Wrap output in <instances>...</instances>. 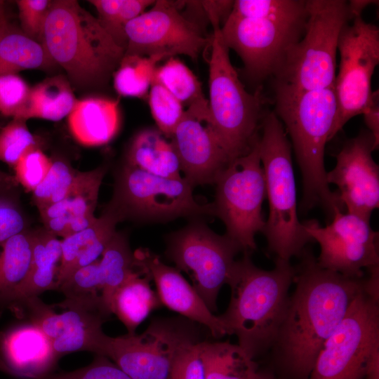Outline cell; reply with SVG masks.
I'll use <instances>...</instances> for the list:
<instances>
[{
  "label": "cell",
  "instance_id": "1",
  "mask_svg": "<svg viewBox=\"0 0 379 379\" xmlns=\"http://www.w3.org/2000/svg\"><path fill=\"white\" fill-rule=\"evenodd\" d=\"M299 258L295 289L269 351L291 378L308 379L324 343L364 290L365 278L322 268L307 248Z\"/></svg>",
  "mask_w": 379,
  "mask_h": 379
},
{
  "label": "cell",
  "instance_id": "2",
  "mask_svg": "<svg viewBox=\"0 0 379 379\" xmlns=\"http://www.w3.org/2000/svg\"><path fill=\"white\" fill-rule=\"evenodd\" d=\"M275 110L292 141L302 176L301 213L317 206L330 215L343 211L338 192L326 181L325 146L337 114L334 86L312 91H298L274 84Z\"/></svg>",
  "mask_w": 379,
  "mask_h": 379
},
{
  "label": "cell",
  "instance_id": "3",
  "mask_svg": "<svg viewBox=\"0 0 379 379\" xmlns=\"http://www.w3.org/2000/svg\"><path fill=\"white\" fill-rule=\"evenodd\" d=\"M295 267L276 258L272 270L253 262L249 252L236 261L228 285L231 297L226 311L218 316L227 335L253 359L268 352L284 317L293 283Z\"/></svg>",
  "mask_w": 379,
  "mask_h": 379
},
{
  "label": "cell",
  "instance_id": "4",
  "mask_svg": "<svg viewBox=\"0 0 379 379\" xmlns=\"http://www.w3.org/2000/svg\"><path fill=\"white\" fill-rule=\"evenodd\" d=\"M39 42L70 81L81 88L106 84L124 55L97 18L75 0L51 1Z\"/></svg>",
  "mask_w": 379,
  "mask_h": 379
},
{
  "label": "cell",
  "instance_id": "5",
  "mask_svg": "<svg viewBox=\"0 0 379 379\" xmlns=\"http://www.w3.org/2000/svg\"><path fill=\"white\" fill-rule=\"evenodd\" d=\"M260 136V157L265 173L269 215L262 233L270 251L290 261L300 256L312 239L299 220L291 145L274 111L265 113Z\"/></svg>",
  "mask_w": 379,
  "mask_h": 379
},
{
  "label": "cell",
  "instance_id": "6",
  "mask_svg": "<svg viewBox=\"0 0 379 379\" xmlns=\"http://www.w3.org/2000/svg\"><path fill=\"white\" fill-rule=\"evenodd\" d=\"M220 27L213 25L208 49V124L232 161L246 154L259 136L265 98L260 87L254 93L246 90L230 61Z\"/></svg>",
  "mask_w": 379,
  "mask_h": 379
},
{
  "label": "cell",
  "instance_id": "7",
  "mask_svg": "<svg viewBox=\"0 0 379 379\" xmlns=\"http://www.w3.org/2000/svg\"><path fill=\"white\" fill-rule=\"evenodd\" d=\"M306 11L302 38L286 51L274 84L298 91L333 87L339 35L352 20L348 1L306 0Z\"/></svg>",
  "mask_w": 379,
  "mask_h": 379
},
{
  "label": "cell",
  "instance_id": "8",
  "mask_svg": "<svg viewBox=\"0 0 379 379\" xmlns=\"http://www.w3.org/2000/svg\"><path fill=\"white\" fill-rule=\"evenodd\" d=\"M215 184V216L223 222L226 234L244 252L255 250V236L265 225L262 205L266 186L260 157V135L246 154L230 161Z\"/></svg>",
  "mask_w": 379,
  "mask_h": 379
},
{
  "label": "cell",
  "instance_id": "9",
  "mask_svg": "<svg viewBox=\"0 0 379 379\" xmlns=\"http://www.w3.org/2000/svg\"><path fill=\"white\" fill-rule=\"evenodd\" d=\"M198 342L189 323L155 319L140 335L114 338L103 333L95 353L112 359L132 379H168L176 357Z\"/></svg>",
  "mask_w": 379,
  "mask_h": 379
},
{
  "label": "cell",
  "instance_id": "10",
  "mask_svg": "<svg viewBox=\"0 0 379 379\" xmlns=\"http://www.w3.org/2000/svg\"><path fill=\"white\" fill-rule=\"evenodd\" d=\"M166 246V255L176 269L190 277L207 307L216 311L218 293L228 284L241 247L226 234L219 235L196 220L171 234Z\"/></svg>",
  "mask_w": 379,
  "mask_h": 379
},
{
  "label": "cell",
  "instance_id": "11",
  "mask_svg": "<svg viewBox=\"0 0 379 379\" xmlns=\"http://www.w3.org/2000/svg\"><path fill=\"white\" fill-rule=\"evenodd\" d=\"M185 178H166L124 164L117 173L109 204L123 219L165 221L179 217L215 216L213 203L200 204Z\"/></svg>",
  "mask_w": 379,
  "mask_h": 379
},
{
  "label": "cell",
  "instance_id": "12",
  "mask_svg": "<svg viewBox=\"0 0 379 379\" xmlns=\"http://www.w3.org/2000/svg\"><path fill=\"white\" fill-rule=\"evenodd\" d=\"M379 348V302L364 290L326 340L308 379H364Z\"/></svg>",
  "mask_w": 379,
  "mask_h": 379
},
{
  "label": "cell",
  "instance_id": "13",
  "mask_svg": "<svg viewBox=\"0 0 379 379\" xmlns=\"http://www.w3.org/2000/svg\"><path fill=\"white\" fill-rule=\"evenodd\" d=\"M340 64L334 88L337 114L330 141L352 117L362 114L371 98V79L379 63V28L356 17L338 38Z\"/></svg>",
  "mask_w": 379,
  "mask_h": 379
},
{
  "label": "cell",
  "instance_id": "14",
  "mask_svg": "<svg viewBox=\"0 0 379 379\" xmlns=\"http://www.w3.org/2000/svg\"><path fill=\"white\" fill-rule=\"evenodd\" d=\"M178 2L157 0L126 27L127 46L124 55L160 56L164 59L185 55L197 60L208 49L206 37L193 21L179 11Z\"/></svg>",
  "mask_w": 379,
  "mask_h": 379
},
{
  "label": "cell",
  "instance_id": "15",
  "mask_svg": "<svg viewBox=\"0 0 379 379\" xmlns=\"http://www.w3.org/2000/svg\"><path fill=\"white\" fill-rule=\"evenodd\" d=\"M305 20L229 15L220 27V34L227 48L241 58L248 77L259 84L273 77L287 49L302 36Z\"/></svg>",
  "mask_w": 379,
  "mask_h": 379
},
{
  "label": "cell",
  "instance_id": "16",
  "mask_svg": "<svg viewBox=\"0 0 379 379\" xmlns=\"http://www.w3.org/2000/svg\"><path fill=\"white\" fill-rule=\"evenodd\" d=\"M305 230L320 246L317 262L322 268L344 276L364 277L363 268L379 265L378 232L370 220L336 211L332 222L321 227L316 220L303 222Z\"/></svg>",
  "mask_w": 379,
  "mask_h": 379
},
{
  "label": "cell",
  "instance_id": "17",
  "mask_svg": "<svg viewBox=\"0 0 379 379\" xmlns=\"http://www.w3.org/2000/svg\"><path fill=\"white\" fill-rule=\"evenodd\" d=\"M23 307L30 321L49 339L59 358L76 351L95 353L104 333L102 325L110 314L102 305L66 298L59 303L47 305L32 297L21 301L13 310Z\"/></svg>",
  "mask_w": 379,
  "mask_h": 379
},
{
  "label": "cell",
  "instance_id": "18",
  "mask_svg": "<svg viewBox=\"0 0 379 379\" xmlns=\"http://www.w3.org/2000/svg\"><path fill=\"white\" fill-rule=\"evenodd\" d=\"M374 138L363 130L347 140L336 154V164L326 173L328 184L338 188V197L347 212L370 220L379 206V167L372 157Z\"/></svg>",
  "mask_w": 379,
  "mask_h": 379
},
{
  "label": "cell",
  "instance_id": "19",
  "mask_svg": "<svg viewBox=\"0 0 379 379\" xmlns=\"http://www.w3.org/2000/svg\"><path fill=\"white\" fill-rule=\"evenodd\" d=\"M185 178L192 187L215 184L231 159L205 121L185 112L171 138Z\"/></svg>",
  "mask_w": 379,
  "mask_h": 379
},
{
  "label": "cell",
  "instance_id": "20",
  "mask_svg": "<svg viewBox=\"0 0 379 379\" xmlns=\"http://www.w3.org/2000/svg\"><path fill=\"white\" fill-rule=\"evenodd\" d=\"M133 254L138 264L154 281L161 304L204 326L215 338L227 334L218 317L207 307L178 269L162 262L157 255L147 248H139Z\"/></svg>",
  "mask_w": 379,
  "mask_h": 379
},
{
  "label": "cell",
  "instance_id": "21",
  "mask_svg": "<svg viewBox=\"0 0 379 379\" xmlns=\"http://www.w3.org/2000/svg\"><path fill=\"white\" fill-rule=\"evenodd\" d=\"M0 357L8 374L24 379H42L53 372L60 359L47 336L31 321L0 332Z\"/></svg>",
  "mask_w": 379,
  "mask_h": 379
},
{
  "label": "cell",
  "instance_id": "22",
  "mask_svg": "<svg viewBox=\"0 0 379 379\" xmlns=\"http://www.w3.org/2000/svg\"><path fill=\"white\" fill-rule=\"evenodd\" d=\"M105 173L104 166L90 171H78L67 195L62 201L39 211L44 227L63 239L92 225L98 219L94 212Z\"/></svg>",
  "mask_w": 379,
  "mask_h": 379
},
{
  "label": "cell",
  "instance_id": "23",
  "mask_svg": "<svg viewBox=\"0 0 379 379\" xmlns=\"http://www.w3.org/2000/svg\"><path fill=\"white\" fill-rule=\"evenodd\" d=\"M123 220L119 213L109 204L92 225L61 239L62 258L58 288L75 270L100 259L117 232V223Z\"/></svg>",
  "mask_w": 379,
  "mask_h": 379
},
{
  "label": "cell",
  "instance_id": "24",
  "mask_svg": "<svg viewBox=\"0 0 379 379\" xmlns=\"http://www.w3.org/2000/svg\"><path fill=\"white\" fill-rule=\"evenodd\" d=\"M68 125L73 137L83 145L107 144L120 126L119 102L104 98L77 99L68 115Z\"/></svg>",
  "mask_w": 379,
  "mask_h": 379
},
{
  "label": "cell",
  "instance_id": "25",
  "mask_svg": "<svg viewBox=\"0 0 379 379\" xmlns=\"http://www.w3.org/2000/svg\"><path fill=\"white\" fill-rule=\"evenodd\" d=\"M62 258L61 239L44 227L32 230V253L28 273L20 286L13 310L21 301L40 293L58 289Z\"/></svg>",
  "mask_w": 379,
  "mask_h": 379
},
{
  "label": "cell",
  "instance_id": "26",
  "mask_svg": "<svg viewBox=\"0 0 379 379\" xmlns=\"http://www.w3.org/2000/svg\"><path fill=\"white\" fill-rule=\"evenodd\" d=\"M125 164L162 178H182L173 145L158 129L146 128L135 135L128 147Z\"/></svg>",
  "mask_w": 379,
  "mask_h": 379
},
{
  "label": "cell",
  "instance_id": "27",
  "mask_svg": "<svg viewBox=\"0 0 379 379\" xmlns=\"http://www.w3.org/2000/svg\"><path fill=\"white\" fill-rule=\"evenodd\" d=\"M151 278L141 267L131 275L114 293L110 312L124 324L129 334L135 333L138 325L161 302L152 288Z\"/></svg>",
  "mask_w": 379,
  "mask_h": 379
},
{
  "label": "cell",
  "instance_id": "28",
  "mask_svg": "<svg viewBox=\"0 0 379 379\" xmlns=\"http://www.w3.org/2000/svg\"><path fill=\"white\" fill-rule=\"evenodd\" d=\"M206 379H264L266 373L238 344L199 343Z\"/></svg>",
  "mask_w": 379,
  "mask_h": 379
},
{
  "label": "cell",
  "instance_id": "29",
  "mask_svg": "<svg viewBox=\"0 0 379 379\" xmlns=\"http://www.w3.org/2000/svg\"><path fill=\"white\" fill-rule=\"evenodd\" d=\"M153 81L166 88L183 106L185 111L208 124V100L200 81L179 59L171 57L156 68Z\"/></svg>",
  "mask_w": 379,
  "mask_h": 379
},
{
  "label": "cell",
  "instance_id": "30",
  "mask_svg": "<svg viewBox=\"0 0 379 379\" xmlns=\"http://www.w3.org/2000/svg\"><path fill=\"white\" fill-rule=\"evenodd\" d=\"M55 63L42 44L7 22L0 29V74L48 68Z\"/></svg>",
  "mask_w": 379,
  "mask_h": 379
},
{
  "label": "cell",
  "instance_id": "31",
  "mask_svg": "<svg viewBox=\"0 0 379 379\" xmlns=\"http://www.w3.org/2000/svg\"><path fill=\"white\" fill-rule=\"evenodd\" d=\"M32 230L8 239L0 248V303L9 308L25 279L31 263Z\"/></svg>",
  "mask_w": 379,
  "mask_h": 379
},
{
  "label": "cell",
  "instance_id": "32",
  "mask_svg": "<svg viewBox=\"0 0 379 379\" xmlns=\"http://www.w3.org/2000/svg\"><path fill=\"white\" fill-rule=\"evenodd\" d=\"M77 100L65 77H48L30 88L22 119L39 118L60 121L68 117Z\"/></svg>",
  "mask_w": 379,
  "mask_h": 379
},
{
  "label": "cell",
  "instance_id": "33",
  "mask_svg": "<svg viewBox=\"0 0 379 379\" xmlns=\"http://www.w3.org/2000/svg\"><path fill=\"white\" fill-rule=\"evenodd\" d=\"M140 270L126 237L116 232L99 260L102 298L110 314V303L115 291L131 275Z\"/></svg>",
  "mask_w": 379,
  "mask_h": 379
},
{
  "label": "cell",
  "instance_id": "34",
  "mask_svg": "<svg viewBox=\"0 0 379 379\" xmlns=\"http://www.w3.org/2000/svg\"><path fill=\"white\" fill-rule=\"evenodd\" d=\"M98 13L100 26L114 43L126 50L127 24L147 11L155 2L154 0H90Z\"/></svg>",
  "mask_w": 379,
  "mask_h": 379
},
{
  "label": "cell",
  "instance_id": "35",
  "mask_svg": "<svg viewBox=\"0 0 379 379\" xmlns=\"http://www.w3.org/2000/svg\"><path fill=\"white\" fill-rule=\"evenodd\" d=\"M160 56L124 55L113 73L116 91L121 96L144 98L151 87Z\"/></svg>",
  "mask_w": 379,
  "mask_h": 379
},
{
  "label": "cell",
  "instance_id": "36",
  "mask_svg": "<svg viewBox=\"0 0 379 379\" xmlns=\"http://www.w3.org/2000/svg\"><path fill=\"white\" fill-rule=\"evenodd\" d=\"M230 16L298 21L307 16L305 0H237Z\"/></svg>",
  "mask_w": 379,
  "mask_h": 379
},
{
  "label": "cell",
  "instance_id": "37",
  "mask_svg": "<svg viewBox=\"0 0 379 379\" xmlns=\"http://www.w3.org/2000/svg\"><path fill=\"white\" fill-rule=\"evenodd\" d=\"M77 173L67 161L53 160L47 175L33 191V201L39 211L62 201L72 188Z\"/></svg>",
  "mask_w": 379,
  "mask_h": 379
},
{
  "label": "cell",
  "instance_id": "38",
  "mask_svg": "<svg viewBox=\"0 0 379 379\" xmlns=\"http://www.w3.org/2000/svg\"><path fill=\"white\" fill-rule=\"evenodd\" d=\"M99 260L77 269L60 285L58 290L66 299L100 305L107 310L102 298Z\"/></svg>",
  "mask_w": 379,
  "mask_h": 379
},
{
  "label": "cell",
  "instance_id": "39",
  "mask_svg": "<svg viewBox=\"0 0 379 379\" xmlns=\"http://www.w3.org/2000/svg\"><path fill=\"white\" fill-rule=\"evenodd\" d=\"M148 103L158 130L166 138L171 139L185 110L182 104L162 85L153 81Z\"/></svg>",
  "mask_w": 379,
  "mask_h": 379
},
{
  "label": "cell",
  "instance_id": "40",
  "mask_svg": "<svg viewBox=\"0 0 379 379\" xmlns=\"http://www.w3.org/2000/svg\"><path fill=\"white\" fill-rule=\"evenodd\" d=\"M35 146H39L37 141L25 120L13 119L0 131V161L13 168L27 151Z\"/></svg>",
  "mask_w": 379,
  "mask_h": 379
},
{
  "label": "cell",
  "instance_id": "41",
  "mask_svg": "<svg viewBox=\"0 0 379 379\" xmlns=\"http://www.w3.org/2000/svg\"><path fill=\"white\" fill-rule=\"evenodd\" d=\"M53 159L49 158L39 146L27 151L13 167L15 180L25 190L33 192L49 172Z\"/></svg>",
  "mask_w": 379,
  "mask_h": 379
},
{
  "label": "cell",
  "instance_id": "42",
  "mask_svg": "<svg viewBox=\"0 0 379 379\" xmlns=\"http://www.w3.org/2000/svg\"><path fill=\"white\" fill-rule=\"evenodd\" d=\"M29 91L27 84L18 74H0V113L22 119Z\"/></svg>",
  "mask_w": 379,
  "mask_h": 379
},
{
  "label": "cell",
  "instance_id": "43",
  "mask_svg": "<svg viewBox=\"0 0 379 379\" xmlns=\"http://www.w3.org/2000/svg\"><path fill=\"white\" fill-rule=\"evenodd\" d=\"M11 190L0 189V248L8 239L27 229L25 215Z\"/></svg>",
  "mask_w": 379,
  "mask_h": 379
},
{
  "label": "cell",
  "instance_id": "44",
  "mask_svg": "<svg viewBox=\"0 0 379 379\" xmlns=\"http://www.w3.org/2000/svg\"><path fill=\"white\" fill-rule=\"evenodd\" d=\"M42 379H132L109 358L97 354L88 366L72 371L51 373Z\"/></svg>",
  "mask_w": 379,
  "mask_h": 379
},
{
  "label": "cell",
  "instance_id": "45",
  "mask_svg": "<svg viewBox=\"0 0 379 379\" xmlns=\"http://www.w3.org/2000/svg\"><path fill=\"white\" fill-rule=\"evenodd\" d=\"M49 0H18L20 29L39 42L44 24L51 4ZM40 43V42H39Z\"/></svg>",
  "mask_w": 379,
  "mask_h": 379
},
{
  "label": "cell",
  "instance_id": "46",
  "mask_svg": "<svg viewBox=\"0 0 379 379\" xmlns=\"http://www.w3.org/2000/svg\"><path fill=\"white\" fill-rule=\"evenodd\" d=\"M200 342L189 345L179 354L173 364L168 379H206Z\"/></svg>",
  "mask_w": 379,
  "mask_h": 379
},
{
  "label": "cell",
  "instance_id": "47",
  "mask_svg": "<svg viewBox=\"0 0 379 379\" xmlns=\"http://www.w3.org/2000/svg\"><path fill=\"white\" fill-rule=\"evenodd\" d=\"M368 131L372 134L375 142V150L379 146V92L373 91L371 98L362 113Z\"/></svg>",
  "mask_w": 379,
  "mask_h": 379
},
{
  "label": "cell",
  "instance_id": "48",
  "mask_svg": "<svg viewBox=\"0 0 379 379\" xmlns=\"http://www.w3.org/2000/svg\"><path fill=\"white\" fill-rule=\"evenodd\" d=\"M368 269L370 274L368 278H365L364 291L379 302V265Z\"/></svg>",
  "mask_w": 379,
  "mask_h": 379
},
{
  "label": "cell",
  "instance_id": "49",
  "mask_svg": "<svg viewBox=\"0 0 379 379\" xmlns=\"http://www.w3.org/2000/svg\"><path fill=\"white\" fill-rule=\"evenodd\" d=\"M347 1L352 19L361 16L362 11L367 6L378 4V1L375 0H351Z\"/></svg>",
  "mask_w": 379,
  "mask_h": 379
},
{
  "label": "cell",
  "instance_id": "50",
  "mask_svg": "<svg viewBox=\"0 0 379 379\" xmlns=\"http://www.w3.org/2000/svg\"><path fill=\"white\" fill-rule=\"evenodd\" d=\"M17 182L14 176L8 175L7 173L0 171V188L13 190Z\"/></svg>",
  "mask_w": 379,
  "mask_h": 379
},
{
  "label": "cell",
  "instance_id": "51",
  "mask_svg": "<svg viewBox=\"0 0 379 379\" xmlns=\"http://www.w3.org/2000/svg\"><path fill=\"white\" fill-rule=\"evenodd\" d=\"M8 22L4 9V2L0 1V29Z\"/></svg>",
  "mask_w": 379,
  "mask_h": 379
},
{
  "label": "cell",
  "instance_id": "52",
  "mask_svg": "<svg viewBox=\"0 0 379 379\" xmlns=\"http://www.w3.org/2000/svg\"><path fill=\"white\" fill-rule=\"evenodd\" d=\"M0 371L8 373L7 368L6 365L4 364V363L3 362L1 357H0Z\"/></svg>",
  "mask_w": 379,
  "mask_h": 379
},
{
  "label": "cell",
  "instance_id": "53",
  "mask_svg": "<svg viewBox=\"0 0 379 379\" xmlns=\"http://www.w3.org/2000/svg\"><path fill=\"white\" fill-rule=\"evenodd\" d=\"M264 379H274V378H272V376L268 374H266Z\"/></svg>",
  "mask_w": 379,
  "mask_h": 379
}]
</instances>
